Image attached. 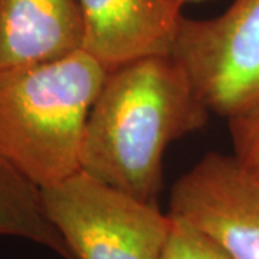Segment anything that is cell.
<instances>
[{"label":"cell","instance_id":"1","mask_svg":"<svg viewBox=\"0 0 259 259\" xmlns=\"http://www.w3.org/2000/svg\"><path fill=\"white\" fill-rule=\"evenodd\" d=\"M210 111L170 55L108 71L83 128L79 170L157 204L166 148L206 127Z\"/></svg>","mask_w":259,"mask_h":259},{"label":"cell","instance_id":"2","mask_svg":"<svg viewBox=\"0 0 259 259\" xmlns=\"http://www.w3.org/2000/svg\"><path fill=\"white\" fill-rule=\"evenodd\" d=\"M107 74L85 51L0 72V156L39 187L78 171L85 122Z\"/></svg>","mask_w":259,"mask_h":259},{"label":"cell","instance_id":"3","mask_svg":"<svg viewBox=\"0 0 259 259\" xmlns=\"http://www.w3.org/2000/svg\"><path fill=\"white\" fill-rule=\"evenodd\" d=\"M48 218L75 259H163L173 218L82 170L40 187Z\"/></svg>","mask_w":259,"mask_h":259},{"label":"cell","instance_id":"4","mask_svg":"<svg viewBox=\"0 0 259 259\" xmlns=\"http://www.w3.org/2000/svg\"><path fill=\"white\" fill-rule=\"evenodd\" d=\"M170 56L210 114L229 118L259 102V0L219 16L182 18Z\"/></svg>","mask_w":259,"mask_h":259},{"label":"cell","instance_id":"5","mask_svg":"<svg viewBox=\"0 0 259 259\" xmlns=\"http://www.w3.org/2000/svg\"><path fill=\"white\" fill-rule=\"evenodd\" d=\"M168 213L209 235L233 259H259V182L233 156L204 154L171 187Z\"/></svg>","mask_w":259,"mask_h":259},{"label":"cell","instance_id":"6","mask_svg":"<svg viewBox=\"0 0 259 259\" xmlns=\"http://www.w3.org/2000/svg\"><path fill=\"white\" fill-rule=\"evenodd\" d=\"M83 51L107 71L147 56L170 55L183 5L176 0H78Z\"/></svg>","mask_w":259,"mask_h":259},{"label":"cell","instance_id":"7","mask_svg":"<svg viewBox=\"0 0 259 259\" xmlns=\"http://www.w3.org/2000/svg\"><path fill=\"white\" fill-rule=\"evenodd\" d=\"M78 0H0V72L83 51Z\"/></svg>","mask_w":259,"mask_h":259},{"label":"cell","instance_id":"8","mask_svg":"<svg viewBox=\"0 0 259 259\" xmlns=\"http://www.w3.org/2000/svg\"><path fill=\"white\" fill-rule=\"evenodd\" d=\"M0 236H16L75 259L54 223L48 218L42 189L18 167L0 156Z\"/></svg>","mask_w":259,"mask_h":259},{"label":"cell","instance_id":"9","mask_svg":"<svg viewBox=\"0 0 259 259\" xmlns=\"http://www.w3.org/2000/svg\"><path fill=\"white\" fill-rule=\"evenodd\" d=\"M233 157L242 170L259 182V102L228 118Z\"/></svg>","mask_w":259,"mask_h":259},{"label":"cell","instance_id":"10","mask_svg":"<svg viewBox=\"0 0 259 259\" xmlns=\"http://www.w3.org/2000/svg\"><path fill=\"white\" fill-rule=\"evenodd\" d=\"M170 214V213H168ZM173 218V216H171ZM163 259H233L221 246L197 228L173 218Z\"/></svg>","mask_w":259,"mask_h":259},{"label":"cell","instance_id":"11","mask_svg":"<svg viewBox=\"0 0 259 259\" xmlns=\"http://www.w3.org/2000/svg\"><path fill=\"white\" fill-rule=\"evenodd\" d=\"M176 2L185 6L186 3H204V2H214V0H176Z\"/></svg>","mask_w":259,"mask_h":259}]
</instances>
